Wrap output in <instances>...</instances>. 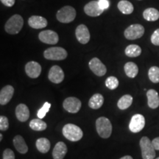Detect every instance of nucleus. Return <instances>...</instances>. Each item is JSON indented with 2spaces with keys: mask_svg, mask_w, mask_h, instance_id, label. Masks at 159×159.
Here are the masks:
<instances>
[{
  "mask_svg": "<svg viewBox=\"0 0 159 159\" xmlns=\"http://www.w3.org/2000/svg\"><path fill=\"white\" fill-rule=\"evenodd\" d=\"M24 25V19L19 14H15L10 18L5 23V30L11 35H16L21 30Z\"/></svg>",
  "mask_w": 159,
  "mask_h": 159,
  "instance_id": "nucleus-1",
  "label": "nucleus"
},
{
  "mask_svg": "<svg viewBox=\"0 0 159 159\" xmlns=\"http://www.w3.org/2000/svg\"><path fill=\"white\" fill-rule=\"evenodd\" d=\"M64 137L71 142H78L83 138V132L81 128L74 124H66L63 128Z\"/></svg>",
  "mask_w": 159,
  "mask_h": 159,
  "instance_id": "nucleus-2",
  "label": "nucleus"
},
{
  "mask_svg": "<svg viewBox=\"0 0 159 159\" xmlns=\"http://www.w3.org/2000/svg\"><path fill=\"white\" fill-rule=\"evenodd\" d=\"M96 128L99 136L103 139H108L112 133V125L106 117H99L96 121Z\"/></svg>",
  "mask_w": 159,
  "mask_h": 159,
  "instance_id": "nucleus-3",
  "label": "nucleus"
},
{
  "mask_svg": "<svg viewBox=\"0 0 159 159\" xmlns=\"http://www.w3.org/2000/svg\"><path fill=\"white\" fill-rule=\"evenodd\" d=\"M56 17L60 22L64 24L70 23L74 21L76 17V11L71 6H64L57 11Z\"/></svg>",
  "mask_w": 159,
  "mask_h": 159,
  "instance_id": "nucleus-4",
  "label": "nucleus"
},
{
  "mask_svg": "<svg viewBox=\"0 0 159 159\" xmlns=\"http://www.w3.org/2000/svg\"><path fill=\"white\" fill-rule=\"evenodd\" d=\"M140 148L143 159H154L156 157V150L150 139L144 136L140 140Z\"/></svg>",
  "mask_w": 159,
  "mask_h": 159,
  "instance_id": "nucleus-5",
  "label": "nucleus"
},
{
  "mask_svg": "<svg viewBox=\"0 0 159 159\" xmlns=\"http://www.w3.org/2000/svg\"><path fill=\"white\" fill-rule=\"evenodd\" d=\"M67 52L62 47H50L47 49L43 52V56L46 59L51 61H62L66 58Z\"/></svg>",
  "mask_w": 159,
  "mask_h": 159,
  "instance_id": "nucleus-6",
  "label": "nucleus"
},
{
  "mask_svg": "<svg viewBox=\"0 0 159 159\" xmlns=\"http://www.w3.org/2000/svg\"><path fill=\"white\" fill-rule=\"evenodd\" d=\"M144 27L142 25H131L125 30V37L128 40H136L140 39L144 34Z\"/></svg>",
  "mask_w": 159,
  "mask_h": 159,
  "instance_id": "nucleus-7",
  "label": "nucleus"
},
{
  "mask_svg": "<svg viewBox=\"0 0 159 159\" xmlns=\"http://www.w3.org/2000/svg\"><path fill=\"white\" fill-rule=\"evenodd\" d=\"M39 39L41 42L51 45L56 44L59 41L57 33L50 30L41 31L39 35Z\"/></svg>",
  "mask_w": 159,
  "mask_h": 159,
  "instance_id": "nucleus-8",
  "label": "nucleus"
},
{
  "mask_svg": "<svg viewBox=\"0 0 159 159\" xmlns=\"http://www.w3.org/2000/svg\"><path fill=\"white\" fill-rule=\"evenodd\" d=\"M145 126V118L142 114H135L131 118L130 122L129 124V129L131 132L136 133L140 132L143 130Z\"/></svg>",
  "mask_w": 159,
  "mask_h": 159,
  "instance_id": "nucleus-9",
  "label": "nucleus"
},
{
  "mask_svg": "<svg viewBox=\"0 0 159 159\" xmlns=\"http://www.w3.org/2000/svg\"><path fill=\"white\" fill-rule=\"evenodd\" d=\"M63 108L71 114H76L81 108V102L79 99L74 97H68L63 101Z\"/></svg>",
  "mask_w": 159,
  "mask_h": 159,
  "instance_id": "nucleus-10",
  "label": "nucleus"
},
{
  "mask_svg": "<svg viewBox=\"0 0 159 159\" xmlns=\"http://www.w3.org/2000/svg\"><path fill=\"white\" fill-rule=\"evenodd\" d=\"M89 68L91 71H93V73L95 74L97 76L102 77L106 74L107 72V68L106 66L103 64L102 61H100L97 57H94L89 61Z\"/></svg>",
  "mask_w": 159,
  "mask_h": 159,
  "instance_id": "nucleus-11",
  "label": "nucleus"
},
{
  "mask_svg": "<svg viewBox=\"0 0 159 159\" xmlns=\"http://www.w3.org/2000/svg\"><path fill=\"white\" fill-rule=\"evenodd\" d=\"M75 35L77 41L82 44H86L90 41V32L85 25H80L75 30Z\"/></svg>",
  "mask_w": 159,
  "mask_h": 159,
  "instance_id": "nucleus-12",
  "label": "nucleus"
},
{
  "mask_svg": "<svg viewBox=\"0 0 159 159\" xmlns=\"http://www.w3.org/2000/svg\"><path fill=\"white\" fill-rule=\"evenodd\" d=\"M104 11L99 7L98 1H91L85 5L84 12L85 14L91 17H97L100 16Z\"/></svg>",
  "mask_w": 159,
  "mask_h": 159,
  "instance_id": "nucleus-13",
  "label": "nucleus"
},
{
  "mask_svg": "<svg viewBox=\"0 0 159 159\" xmlns=\"http://www.w3.org/2000/svg\"><path fill=\"white\" fill-rule=\"evenodd\" d=\"M48 78L52 83L58 84L64 79V73L59 66H53L49 71Z\"/></svg>",
  "mask_w": 159,
  "mask_h": 159,
  "instance_id": "nucleus-14",
  "label": "nucleus"
},
{
  "mask_svg": "<svg viewBox=\"0 0 159 159\" xmlns=\"http://www.w3.org/2000/svg\"><path fill=\"white\" fill-rule=\"evenodd\" d=\"M25 71L30 78H37L41 73V66L35 61H30L25 65Z\"/></svg>",
  "mask_w": 159,
  "mask_h": 159,
  "instance_id": "nucleus-15",
  "label": "nucleus"
},
{
  "mask_svg": "<svg viewBox=\"0 0 159 159\" xmlns=\"http://www.w3.org/2000/svg\"><path fill=\"white\" fill-rule=\"evenodd\" d=\"M14 94V89L12 85H6L0 91V104L2 105H7Z\"/></svg>",
  "mask_w": 159,
  "mask_h": 159,
  "instance_id": "nucleus-16",
  "label": "nucleus"
},
{
  "mask_svg": "<svg viewBox=\"0 0 159 159\" xmlns=\"http://www.w3.org/2000/svg\"><path fill=\"white\" fill-rule=\"evenodd\" d=\"M28 25L33 29L44 28L48 25L47 20L40 16H32L28 19Z\"/></svg>",
  "mask_w": 159,
  "mask_h": 159,
  "instance_id": "nucleus-17",
  "label": "nucleus"
},
{
  "mask_svg": "<svg viewBox=\"0 0 159 159\" xmlns=\"http://www.w3.org/2000/svg\"><path fill=\"white\" fill-rule=\"evenodd\" d=\"M16 116L20 122H25L30 117L28 107L25 104H19L16 108Z\"/></svg>",
  "mask_w": 159,
  "mask_h": 159,
  "instance_id": "nucleus-18",
  "label": "nucleus"
},
{
  "mask_svg": "<svg viewBox=\"0 0 159 159\" xmlns=\"http://www.w3.org/2000/svg\"><path fill=\"white\" fill-rule=\"evenodd\" d=\"M67 153V147L64 142H59L55 144L52 151V157L54 159H63Z\"/></svg>",
  "mask_w": 159,
  "mask_h": 159,
  "instance_id": "nucleus-19",
  "label": "nucleus"
},
{
  "mask_svg": "<svg viewBox=\"0 0 159 159\" xmlns=\"http://www.w3.org/2000/svg\"><path fill=\"white\" fill-rule=\"evenodd\" d=\"M148 105L150 108L156 109L159 106L158 93L154 89H150L147 92Z\"/></svg>",
  "mask_w": 159,
  "mask_h": 159,
  "instance_id": "nucleus-20",
  "label": "nucleus"
},
{
  "mask_svg": "<svg viewBox=\"0 0 159 159\" xmlns=\"http://www.w3.org/2000/svg\"><path fill=\"white\" fill-rule=\"evenodd\" d=\"M13 144L18 152L21 154H25L28 151V147L25 143V139L21 136H16L13 139Z\"/></svg>",
  "mask_w": 159,
  "mask_h": 159,
  "instance_id": "nucleus-21",
  "label": "nucleus"
},
{
  "mask_svg": "<svg viewBox=\"0 0 159 159\" xmlns=\"http://www.w3.org/2000/svg\"><path fill=\"white\" fill-rule=\"evenodd\" d=\"M104 103V97L100 94H95L91 97L89 102V106L91 108L97 109L100 108Z\"/></svg>",
  "mask_w": 159,
  "mask_h": 159,
  "instance_id": "nucleus-22",
  "label": "nucleus"
},
{
  "mask_svg": "<svg viewBox=\"0 0 159 159\" xmlns=\"http://www.w3.org/2000/svg\"><path fill=\"white\" fill-rule=\"evenodd\" d=\"M119 11H121L123 14L129 15L134 12V7L133 4L128 0H121L117 5Z\"/></svg>",
  "mask_w": 159,
  "mask_h": 159,
  "instance_id": "nucleus-23",
  "label": "nucleus"
},
{
  "mask_svg": "<svg viewBox=\"0 0 159 159\" xmlns=\"http://www.w3.org/2000/svg\"><path fill=\"white\" fill-rule=\"evenodd\" d=\"M143 17L148 21H156L159 19V11L153 7H149L143 12Z\"/></svg>",
  "mask_w": 159,
  "mask_h": 159,
  "instance_id": "nucleus-24",
  "label": "nucleus"
},
{
  "mask_svg": "<svg viewBox=\"0 0 159 159\" xmlns=\"http://www.w3.org/2000/svg\"><path fill=\"white\" fill-rule=\"evenodd\" d=\"M124 69L127 76L130 77V78H134V77H136L139 73L138 66H137V65L134 62H128L125 63Z\"/></svg>",
  "mask_w": 159,
  "mask_h": 159,
  "instance_id": "nucleus-25",
  "label": "nucleus"
},
{
  "mask_svg": "<svg viewBox=\"0 0 159 159\" xmlns=\"http://www.w3.org/2000/svg\"><path fill=\"white\" fill-rule=\"evenodd\" d=\"M125 52L129 57H136L142 54V49L136 44H130L125 48Z\"/></svg>",
  "mask_w": 159,
  "mask_h": 159,
  "instance_id": "nucleus-26",
  "label": "nucleus"
},
{
  "mask_svg": "<svg viewBox=\"0 0 159 159\" xmlns=\"http://www.w3.org/2000/svg\"><path fill=\"white\" fill-rule=\"evenodd\" d=\"M50 142L46 138H40L36 141V148L41 153H47L50 149Z\"/></svg>",
  "mask_w": 159,
  "mask_h": 159,
  "instance_id": "nucleus-27",
  "label": "nucleus"
},
{
  "mask_svg": "<svg viewBox=\"0 0 159 159\" xmlns=\"http://www.w3.org/2000/svg\"><path fill=\"white\" fill-rule=\"evenodd\" d=\"M133 103V97L130 94H125L119 99L117 106L121 110H125L128 108Z\"/></svg>",
  "mask_w": 159,
  "mask_h": 159,
  "instance_id": "nucleus-28",
  "label": "nucleus"
},
{
  "mask_svg": "<svg viewBox=\"0 0 159 159\" xmlns=\"http://www.w3.org/2000/svg\"><path fill=\"white\" fill-rule=\"evenodd\" d=\"M30 127L32 130L36 131H42L47 128V123L43 122L41 119H34L30 122Z\"/></svg>",
  "mask_w": 159,
  "mask_h": 159,
  "instance_id": "nucleus-29",
  "label": "nucleus"
},
{
  "mask_svg": "<svg viewBox=\"0 0 159 159\" xmlns=\"http://www.w3.org/2000/svg\"><path fill=\"white\" fill-rule=\"evenodd\" d=\"M149 79L154 83H159V67L152 66L148 71Z\"/></svg>",
  "mask_w": 159,
  "mask_h": 159,
  "instance_id": "nucleus-30",
  "label": "nucleus"
},
{
  "mask_svg": "<svg viewBox=\"0 0 159 159\" xmlns=\"http://www.w3.org/2000/svg\"><path fill=\"white\" fill-rule=\"evenodd\" d=\"M105 83L107 88L111 89V90L116 89L117 87L119 86V84L118 79H117L116 77H114V76L108 77V78L106 79V80H105Z\"/></svg>",
  "mask_w": 159,
  "mask_h": 159,
  "instance_id": "nucleus-31",
  "label": "nucleus"
},
{
  "mask_svg": "<svg viewBox=\"0 0 159 159\" xmlns=\"http://www.w3.org/2000/svg\"><path fill=\"white\" fill-rule=\"evenodd\" d=\"M51 108V104L48 102H46L42 107L39 109L37 113V116L39 119H42L46 116V114L49 112Z\"/></svg>",
  "mask_w": 159,
  "mask_h": 159,
  "instance_id": "nucleus-32",
  "label": "nucleus"
},
{
  "mask_svg": "<svg viewBox=\"0 0 159 159\" xmlns=\"http://www.w3.org/2000/svg\"><path fill=\"white\" fill-rule=\"evenodd\" d=\"M9 128L8 119L5 116H0V130L2 131H5Z\"/></svg>",
  "mask_w": 159,
  "mask_h": 159,
  "instance_id": "nucleus-33",
  "label": "nucleus"
},
{
  "mask_svg": "<svg viewBox=\"0 0 159 159\" xmlns=\"http://www.w3.org/2000/svg\"><path fill=\"white\" fill-rule=\"evenodd\" d=\"M150 41L152 44L156 46H159V28L156 29V30L153 32L152 35H151Z\"/></svg>",
  "mask_w": 159,
  "mask_h": 159,
  "instance_id": "nucleus-34",
  "label": "nucleus"
},
{
  "mask_svg": "<svg viewBox=\"0 0 159 159\" xmlns=\"http://www.w3.org/2000/svg\"><path fill=\"white\" fill-rule=\"evenodd\" d=\"M3 159H15V154L11 149H6L3 152Z\"/></svg>",
  "mask_w": 159,
  "mask_h": 159,
  "instance_id": "nucleus-35",
  "label": "nucleus"
},
{
  "mask_svg": "<svg viewBox=\"0 0 159 159\" xmlns=\"http://www.w3.org/2000/svg\"><path fill=\"white\" fill-rule=\"evenodd\" d=\"M98 2L99 7H100L102 10H104V11L105 10L108 9L109 7V5H110L108 0H99Z\"/></svg>",
  "mask_w": 159,
  "mask_h": 159,
  "instance_id": "nucleus-36",
  "label": "nucleus"
},
{
  "mask_svg": "<svg viewBox=\"0 0 159 159\" xmlns=\"http://www.w3.org/2000/svg\"><path fill=\"white\" fill-rule=\"evenodd\" d=\"M0 1L7 7H13L16 2V0H0Z\"/></svg>",
  "mask_w": 159,
  "mask_h": 159,
  "instance_id": "nucleus-37",
  "label": "nucleus"
},
{
  "mask_svg": "<svg viewBox=\"0 0 159 159\" xmlns=\"http://www.w3.org/2000/svg\"><path fill=\"white\" fill-rule=\"evenodd\" d=\"M152 144H153V147L155 150H159V137H157V138L154 139L152 141Z\"/></svg>",
  "mask_w": 159,
  "mask_h": 159,
  "instance_id": "nucleus-38",
  "label": "nucleus"
},
{
  "mask_svg": "<svg viewBox=\"0 0 159 159\" xmlns=\"http://www.w3.org/2000/svg\"><path fill=\"white\" fill-rule=\"evenodd\" d=\"M120 159H133V158L130 156H125L122 157V158H121Z\"/></svg>",
  "mask_w": 159,
  "mask_h": 159,
  "instance_id": "nucleus-39",
  "label": "nucleus"
},
{
  "mask_svg": "<svg viewBox=\"0 0 159 159\" xmlns=\"http://www.w3.org/2000/svg\"><path fill=\"white\" fill-rule=\"evenodd\" d=\"M2 140V134H0V141Z\"/></svg>",
  "mask_w": 159,
  "mask_h": 159,
  "instance_id": "nucleus-40",
  "label": "nucleus"
},
{
  "mask_svg": "<svg viewBox=\"0 0 159 159\" xmlns=\"http://www.w3.org/2000/svg\"><path fill=\"white\" fill-rule=\"evenodd\" d=\"M154 159H159V157H158V158H154Z\"/></svg>",
  "mask_w": 159,
  "mask_h": 159,
  "instance_id": "nucleus-41",
  "label": "nucleus"
}]
</instances>
